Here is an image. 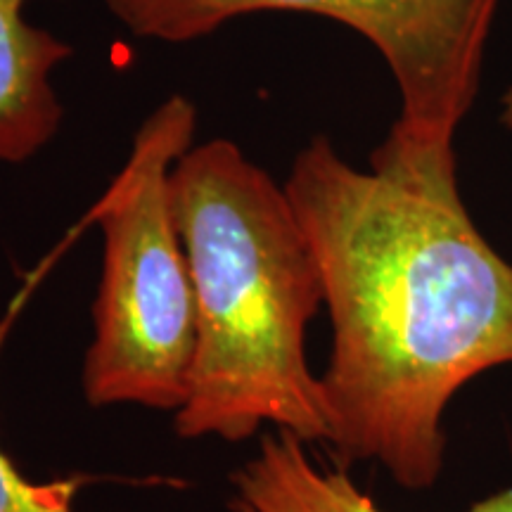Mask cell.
Returning <instances> with one entry per match:
<instances>
[{"instance_id":"cell-1","label":"cell","mask_w":512,"mask_h":512,"mask_svg":"<svg viewBox=\"0 0 512 512\" xmlns=\"http://www.w3.org/2000/svg\"><path fill=\"white\" fill-rule=\"evenodd\" d=\"M330 313L320 375L339 463L425 491L444 470L448 403L512 366V264L467 214L458 176L356 169L325 136L285 181Z\"/></svg>"},{"instance_id":"cell-2","label":"cell","mask_w":512,"mask_h":512,"mask_svg":"<svg viewBox=\"0 0 512 512\" xmlns=\"http://www.w3.org/2000/svg\"><path fill=\"white\" fill-rule=\"evenodd\" d=\"M171 204L197 313L178 437L238 444L271 425L304 444L330 441L320 377L306 356L323 287L285 185L216 138L178 159Z\"/></svg>"},{"instance_id":"cell-3","label":"cell","mask_w":512,"mask_h":512,"mask_svg":"<svg viewBox=\"0 0 512 512\" xmlns=\"http://www.w3.org/2000/svg\"><path fill=\"white\" fill-rule=\"evenodd\" d=\"M195 126L197 110L185 95L166 98L138 128L126 164L93 209L102 278L81 377L91 406L176 413L188 396L197 313L171 171L192 147Z\"/></svg>"},{"instance_id":"cell-4","label":"cell","mask_w":512,"mask_h":512,"mask_svg":"<svg viewBox=\"0 0 512 512\" xmlns=\"http://www.w3.org/2000/svg\"><path fill=\"white\" fill-rule=\"evenodd\" d=\"M140 38L185 43L230 19L294 10L335 19L375 46L399 88L401 110L370 164L458 176L456 133L479 93L501 0H102Z\"/></svg>"},{"instance_id":"cell-5","label":"cell","mask_w":512,"mask_h":512,"mask_svg":"<svg viewBox=\"0 0 512 512\" xmlns=\"http://www.w3.org/2000/svg\"><path fill=\"white\" fill-rule=\"evenodd\" d=\"M29 0H0V162L19 164L60 131L53 72L72 48L24 17Z\"/></svg>"},{"instance_id":"cell-6","label":"cell","mask_w":512,"mask_h":512,"mask_svg":"<svg viewBox=\"0 0 512 512\" xmlns=\"http://www.w3.org/2000/svg\"><path fill=\"white\" fill-rule=\"evenodd\" d=\"M235 512H384L347 472L328 470L290 432L261 434L256 456L230 477ZM467 512H512V484Z\"/></svg>"},{"instance_id":"cell-7","label":"cell","mask_w":512,"mask_h":512,"mask_svg":"<svg viewBox=\"0 0 512 512\" xmlns=\"http://www.w3.org/2000/svg\"><path fill=\"white\" fill-rule=\"evenodd\" d=\"M10 323L0 325V347ZM86 477L31 482L0 448V512H76V496Z\"/></svg>"},{"instance_id":"cell-8","label":"cell","mask_w":512,"mask_h":512,"mask_svg":"<svg viewBox=\"0 0 512 512\" xmlns=\"http://www.w3.org/2000/svg\"><path fill=\"white\" fill-rule=\"evenodd\" d=\"M501 121L512 131V86L503 93L501 98Z\"/></svg>"}]
</instances>
